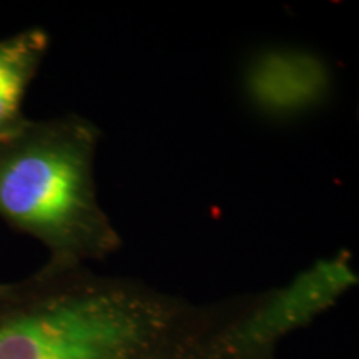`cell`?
I'll return each mask as SVG.
<instances>
[{
	"label": "cell",
	"instance_id": "obj_1",
	"mask_svg": "<svg viewBox=\"0 0 359 359\" xmlns=\"http://www.w3.org/2000/svg\"><path fill=\"white\" fill-rule=\"evenodd\" d=\"M100 132L79 115L30 120L0 145V218L48 250L45 268L103 259L122 238L97 200L93 160Z\"/></svg>",
	"mask_w": 359,
	"mask_h": 359
},
{
	"label": "cell",
	"instance_id": "obj_2",
	"mask_svg": "<svg viewBox=\"0 0 359 359\" xmlns=\"http://www.w3.org/2000/svg\"><path fill=\"white\" fill-rule=\"evenodd\" d=\"M326 87V70L316 58L303 53H268L255 64L250 92L258 107L269 111L303 109L320 98Z\"/></svg>",
	"mask_w": 359,
	"mask_h": 359
},
{
	"label": "cell",
	"instance_id": "obj_3",
	"mask_svg": "<svg viewBox=\"0 0 359 359\" xmlns=\"http://www.w3.org/2000/svg\"><path fill=\"white\" fill-rule=\"evenodd\" d=\"M48 34L27 29L0 40V145L27 127L22 110L27 88L47 55Z\"/></svg>",
	"mask_w": 359,
	"mask_h": 359
},
{
	"label": "cell",
	"instance_id": "obj_4",
	"mask_svg": "<svg viewBox=\"0 0 359 359\" xmlns=\"http://www.w3.org/2000/svg\"><path fill=\"white\" fill-rule=\"evenodd\" d=\"M15 285L17 283H0V299L7 298L15 290Z\"/></svg>",
	"mask_w": 359,
	"mask_h": 359
}]
</instances>
